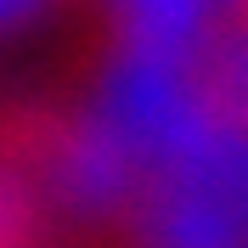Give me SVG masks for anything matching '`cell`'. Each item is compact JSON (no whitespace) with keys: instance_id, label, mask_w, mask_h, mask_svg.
Segmentation results:
<instances>
[{"instance_id":"1","label":"cell","mask_w":248,"mask_h":248,"mask_svg":"<svg viewBox=\"0 0 248 248\" xmlns=\"http://www.w3.org/2000/svg\"><path fill=\"white\" fill-rule=\"evenodd\" d=\"M46 6V0H0V23H23V17H34Z\"/></svg>"}]
</instances>
